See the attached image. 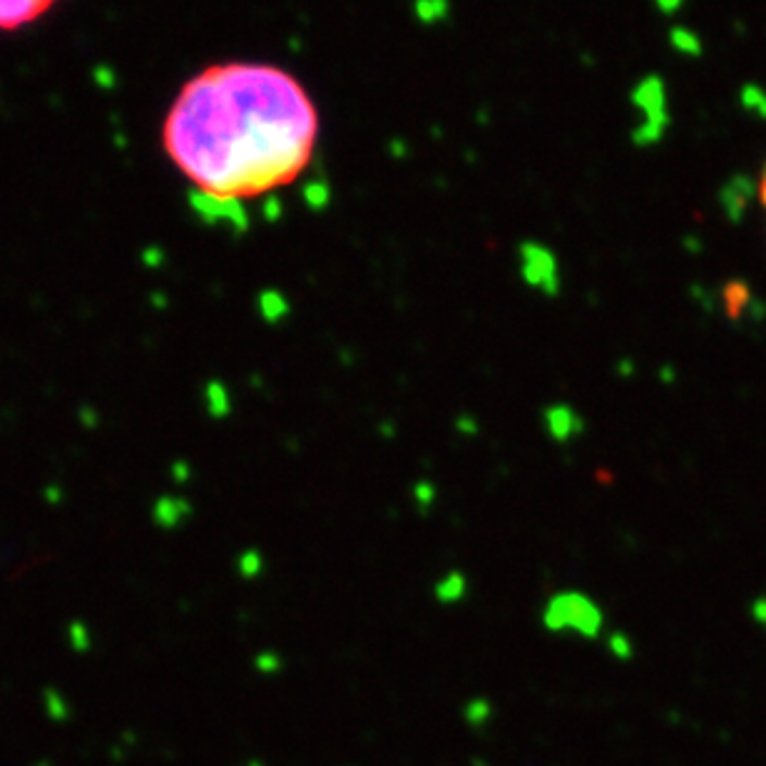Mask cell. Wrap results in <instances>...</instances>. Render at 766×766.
<instances>
[{
    "instance_id": "cell-11",
    "label": "cell",
    "mask_w": 766,
    "mask_h": 766,
    "mask_svg": "<svg viewBox=\"0 0 766 766\" xmlns=\"http://www.w3.org/2000/svg\"><path fill=\"white\" fill-rule=\"evenodd\" d=\"M413 501H416V505H418V508H421V510H429L431 508V505L435 503V487L431 485V483H418L416 487H413Z\"/></svg>"
},
{
    "instance_id": "cell-13",
    "label": "cell",
    "mask_w": 766,
    "mask_h": 766,
    "mask_svg": "<svg viewBox=\"0 0 766 766\" xmlns=\"http://www.w3.org/2000/svg\"><path fill=\"white\" fill-rule=\"evenodd\" d=\"M456 429H458V433L475 435L478 433V421H475V418H470V416H460L458 421H456Z\"/></svg>"
},
{
    "instance_id": "cell-7",
    "label": "cell",
    "mask_w": 766,
    "mask_h": 766,
    "mask_svg": "<svg viewBox=\"0 0 766 766\" xmlns=\"http://www.w3.org/2000/svg\"><path fill=\"white\" fill-rule=\"evenodd\" d=\"M257 311L261 321H267V324H282V321L289 317V299L282 292L276 289H267L259 294L257 299Z\"/></svg>"
},
{
    "instance_id": "cell-12",
    "label": "cell",
    "mask_w": 766,
    "mask_h": 766,
    "mask_svg": "<svg viewBox=\"0 0 766 766\" xmlns=\"http://www.w3.org/2000/svg\"><path fill=\"white\" fill-rule=\"evenodd\" d=\"M279 665H282V659H279L276 655H272V652H264V655L257 657V669H259V672H276Z\"/></svg>"
},
{
    "instance_id": "cell-10",
    "label": "cell",
    "mask_w": 766,
    "mask_h": 766,
    "mask_svg": "<svg viewBox=\"0 0 766 766\" xmlns=\"http://www.w3.org/2000/svg\"><path fill=\"white\" fill-rule=\"evenodd\" d=\"M237 570L244 580H257L264 572V557L259 551H244L237 557Z\"/></svg>"
},
{
    "instance_id": "cell-1",
    "label": "cell",
    "mask_w": 766,
    "mask_h": 766,
    "mask_svg": "<svg viewBox=\"0 0 766 766\" xmlns=\"http://www.w3.org/2000/svg\"><path fill=\"white\" fill-rule=\"evenodd\" d=\"M319 110L292 73L267 63L209 65L182 85L162 145L197 214L247 230L244 199L292 185L319 143Z\"/></svg>"
},
{
    "instance_id": "cell-2",
    "label": "cell",
    "mask_w": 766,
    "mask_h": 766,
    "mask_svg": "<svg viewBox=\"0 0 766 766\" xmlns=\"http://www.w3.org/2000/svg\"><path fill=\"white\" fill-rule=\"evenodd\" d=\"M543 627L555 634H578V638L595 640L603 632V609L595 600L574 590L555 592L543 607Z\"/></svg>"
},
{
    "instance_id": "cell-14",
    "label": "cell",
    "mask_w": 766,
    "mask_h": 766,
    "mask_svg": "<svg viewBox=\"0 0 766 766\" xmlns=\"http://www.w3.org/2000/svg\"><path fill=\"white\" fill-rule=\"evenodd\" d=\"M470 717H475V719H481V717H485V714H487V704L485 702H473V704H470Z\"/></svg>"
},
{
    "instance_id": "cell-9",
    "label": "cell",
    "mask_w": 766,
    "mask_h": 766,
    "mask_svg": "<svg viewBox=\"0 0 766 766\" xmlns=\"http://www.w3.org/2000/svg\"><path fill=\"white\" fill-rule=\"evenodd\" d=\"M187 503L177 501V498H164L160 505H157V518H160L162 526H177V522L187 516Z\"/></svg>"
},
{
    "instance_id": "cell-5",
    "label": "cell",
    "mask_w": 766,
    "mask_h": 766,
    "mask_svg": "<svg viewBox=\"0 0 766 766\" xmlns=\"http://www.w3.org/2000/svg\"><path fill=\"white\" fill-rule=\"evenodd\" d=\"M543 421H545L547 435L557 443H568L582 431L580 416L574 413L568 404H555L547 408L543 413Z\"/></svg>"
},
{
    "instance_id": "cell-4",
    "label": "cell",
    "mask_w": 766,
    "mask_h": 766,
    "mask_svg": "<svg viewBox=\"0 0 766 766\" xmlns=\"http://www.w3.org/2000/svg\"><path fill=\"white\" fill-rule=\"evenodd\" d=\"M58 0H0V30H17L46 15Z\"/></svg>"
},
{
    "instance_id": "cell-15",
    "label": "cell",
    "mask_w": 766,
    "mask_h": 766,
    "mask_svg": "<svg viewBox=\"0 0 766 766\" xmlns=\"http://www.w3.org/2000/svg\"><path fill=\"white\" fill-rule=\"evenodd\" d=\"M613 650L617 655H627V642L622 638H613Z\"/></svg>"
},
{
    "instance_id": "cell-3",
    "label": "cell",
    "mask_w": 766,
    "mask_h": 766,
    "mask_svg": "<svg viewBox=\"0 0 766 766\" xmlns=\"http://www.w3.org/2000/svg\"><path fill=\"white\" fill-rule=\"evenodd\" d=\"M520 276L535 292L553 296L560 289V276H557V261L553 251L540 247V244H526L520 249Z\"/></svg>"
},
{
    "instance_id": "cell-8",
    "label": "cell",
    "mask_w": 766,
    "mask_h": 766,
    "mask_svg": "<svg viewBox=\"0 0 766 766\" xmlns=\"http://www.w3.org/2000/svg\"><path fill=\"white\" fill-rule=\"evenodd\" d=\"M205 408L207 413L217 418V421H222L232 413V394L230 388H226V383L222 381H209L205 386Z\"/></svg>"
},
{
    "instance_id": "cell-6",
    "label": "cell",
    "mask_w": 766,
    "mask_h": 766,
    "mask_svg": "<svg viewBox=\"0 0 766 766\" xmlns=\"http://www.w3.org/2000/svg\"><path fill=\"white\" fill-rule=\"evenodd\" d=\"M433 595L438 600L441 605H458L464 603L468 595V578L464 572L450 570L448 574H443V578L435 582Z\"/></svg>"
},
{
    "instance_id": "cell-16",
    "label": "cell",
    "mask_w": 766,
    "mask_h": 766,
    "mask_svg": "<svg viewBox=\"0 0 766 766\" xmlns=\"http://www.w3.org/2000/svg\"><path fill=\"white\" fill-rule=\"evenodd\" d=\"M759 199H762V205L766 209V168L762 172V180H759Z\"/></svg>"
}]
</instances>
